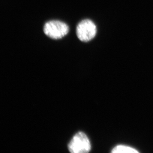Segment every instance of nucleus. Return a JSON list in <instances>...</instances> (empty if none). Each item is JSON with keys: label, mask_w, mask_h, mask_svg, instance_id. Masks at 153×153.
I'll return each mask as SVG.
<instances>
[{"label": "nucleus", "mask_w": 153, "mask_h": 153, "mask_svg": "<svg viewBox=\"0 0 153 153\" xmlns=\"http://www.w3.org/2000/svg\"><path fill=\"white\" fill-rule=\"evenodd\" d=\"M68 150L72 153H87L91 150L90 139L85 133L78 132L71 139L68 146Z\"/></svg>", "instance_id": "1"}, {"label": "nucleus", "mask_w": 153, "mask_h": 153, "mask_svg": "<svg viewBox=\"0 0 153 153\" xmlns=\"http://www.w3.org/2000/svg\"><path fill=\"white\" fill-rule=\"evenodd\" d=\"M44 32L46 35L53 39H61L69 31L68 25L63 22L51 20L45 23Z\"/></svg>", "instance_id": "2"}, {"label": "nucleus", "mask_w": 153, "mask_h": 153, "mask_svg": "<svg viewBox=\"0 0 153 153\" xmlns=\"http://www.w3.org/2000/svg\"><path fill=\"white\" fill-rule=\"evenodd\" d=\"M76 35L82 42H88L92 40L97 34V26L91 20L86 19L81 21L76 26Z\"/></svg>", "instance_id": "3"}, {"label": "nucleus", "mask_w": 153, "mask_h": 153, "mask_svg": "<svg viewBox=\"0 0 153 153\" xmlns=\"http://www.w3.org/2000/svg\"><path fill=\"white\" fill-rule=\"evenodd\" d=\"M112 153H138L137 150L130 146L119 145L116 146L111 151Z\"/></svg>", "instance_id": "4"}]
</instances>
